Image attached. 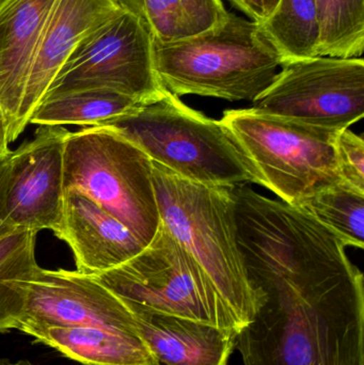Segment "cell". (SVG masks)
Listing matches in <instances>:
<instances>
[{
    "label": "cell",
    "mask_w": 364,
    "mask_h": 365,
    "mask_svg": "<svg viewBox=\"0 0 364 365\" xmlns=\"http://www.w3.org/2000/svg\"><path fill=\"white\" fill-rule=\"evenodd\" d=\"M239 244L260 302L236 336L244 365H364V278L303 208L231 187Z\"/></svg>",
    "instance_id": "cell-1"
},
{
    "label": "cell",
    "mask_w": 364,
    "mask_h": 365,
    "mask_svg": "<svg viewBox=\"0 0 364 365\" xmlns=\"http://www.w3.org/2000/svg\"><path fill=\"white\" fill-rule=\"evenodd\" d=\"M154 68L175 96H200L254 103L282 59L256 21L228 13L219 25L173 42L154 38Z\"/></svg>",
    "instance_id": "cell-2"
},
{
    "label": "cell",
    "mask_w": 364,
    "mask_h": 365,
    "mask_svg": "<svg viewBox=\"0 0 364 365\" xmlns=\"http://www.w3.org/2000/svg\"><path fill=\"white\" fill-rule=\"evenodd\" d=\"M152 163L160 221L200 264L243 328L260 298L239 248L230 187L190 182Z\"/></svg>",
    "instance_id": "cell-3"
},
{
    "label": "cell",
    "mask_w": 364,
    "mask_h": 365,
    "mask_svg": "<svg viewBox=\"0 0 364 365\" xmlns=\"http://www.w3.org/2000/svg\"><path fill=\"white\" fill-rule=\"evenodd\" d=\"M102 125L182 179L209 186L261 185L222 122L189 108L169 91Z\"/></svg>",
    "instance_id": "cell-4"
},
{
    "label": "cell",
    "mask_w": 364,
    "mask_h": 365,
    "mask_svg": "<svg viewBox=\"0 0 364 365\" xmlns=\"http://www.w3.org/2000/svg\"><path fill=\"white\" fill-rule=\"evenodd\" d=\"M78 191L125 225L147 246L160 215L153 163L132 141L108 126L68 132L63 147V191Z\"/></svg>",
    "instance_id": "cell-5"
},
{
    "label": "cell",
    "mask_w": 364,
    "mask_h": 365,
    "mask_svg": "<svg viewBox=\"0 0 364 365\" xmlns=\"http://www.w3.org/2000/svg\"><path fill=\"white\" fill-rule=\"evenodd\" d=\"M220 122L256 171L261 186L290 205L299 207L316 193L342 182L335 154L340 130L254 108L224 111Z\"/></svg>",
    "instance_id": "cell-6"
},
{
    "label": "cell",
    "mask_w": 364,
    "mask_h": 365,
    "mask_svg": "<svg viewBox=\"0 0 364 365\" xmlns=\"http://www.w3.org/2000/svg\"><path fill=\"white\" fill-rule=\"evenodd\" d=\"M93 276L132 311L241 329L200 264L162 221L152 242L136 257Z\"/></svg>",
    "instance_id": "cell-7"
},
{
    "label": "cell",
    "mask_w": 364,
    "mask_h": 365,
    "mask_svg": "<svg viewBox=\"0 0 364 365\" xmlns=\"http://www.w3.org/2000/svg\"><path fill=\"white\" fill-rule=\"evenodd\" d=\"M153 51L154 36L147 19L120 10L81 41L60 68L45 98L104 90L140 104L157 100L167 90L156 74Z\"/></svg>",
    "instance_id": "cell-8"
},
{
    "label": "cell",
    "mask_w": 364,
    "mask_h": 365,
    "mask_svg": "<svg viewBox=\"0 0 364 365\" xmlns=\"http://www.w3.org/2000/svg\"><path fill=\"white\" fill-rule=\"evenodd\" d=\"M251 108L325 130H341L364 115V60L316 57L281 64Z\"/></svg>",
    "instance_id": "cell-9"
},
{
    "label": "cell",
    "mask_w": 364,
    "mask_h": 365,
    "mask_svg": "<svg viewBox=\"0 0 364 365\" xmlns=\"http://www.w3.org/2000/svg\"><path fill=\"white\" fill-rule=\"evenodd\" d=\"M26 284L27 302L19 328L63 326L138 332L130 309L93 274L38 266Z\"/></svg>",
    "instance_id": "cell-10"
},
{
    "label": "cell",
    "mask_w": 364,
    "mask_h": 365,
    "mask_svg": "<svg viewBox=\"0 0 364 365\" xmlns=\"http://www.w3.org/2000/svg\"><path fill=\"white\" fill-rule=\"evenodd\" d=\"M68 130L40 126L10 152L6 210L16 229L55 231L63 210V147Z\"/></svg>",
    "instance_id": "cell-11"
},
{
    "label": "cell",
    "mask_w": 364,
    "mask_h": 365,
    "mask_svg": "<svg viewBox=\"0 0 364 365\" xmlns=\"http://www.w3.org/2000/svg\"><path fill=\"white\" fill-rule=\"evenodd\" d=\"M123 9L115 0H58L34 55L19 109L17 135L51 87L73 51L95 28Z\"/></svg>",
    "instance_id": "cell-12"
},
{
    "label": "cell",
    "mask_w": 364,
    "mask_h": 365,
    "mask_svg": "<svg viewBox=\"0 0 364 365\" xmlns=\"http://www.w3.org/2000/svg\"><path fill=\"white\" fill-rule=\"evenodd\" d=\"M53 233L72 249L83 274L119 267L145 248L125 225L78 191L64 192L61 221Z\"/></svg>",
    "instance_id": "cell-13"
},
{
    "label": "cell",
    "mask_w": 364,
    "mask_h": 365,
    "mask_svg": "<svg viewBox=\"0 0 364 365\" xmlns=\"http://www.w3.org/2000/svg\"><path fill=\"white\" fill-rule=\"evenodd\" d=\"M58 0H4L0 4V108L9 143L17 122L34 55Z\"/></svg>",
    "instance_id": "cell-14"
},
{
    "label": "cell",
    "mask_w": 364,
    "mask_h": 365,
    "mask_svg": "<svg viewBox=\"0 0 364 365\" xmlns=\"http://www.w3.org/2000/svg\"><path fill=\"white\" fill-rule=\"evenodd\" d=\"M132 312L156 365H228L234 351L236 330L147 311Z\"/></svg>",
    "instance_id": "cell-15"
},
{
    "label": "cell",
    "mask_w": 364,
    "mask_h": 365,
    "mask_svg": "<svg viewBox=\"0 0 364 365\" xmlns=\"http://www.w3.org/2000/svg\"><path fill=\"white\" fill-rule=\"evenodd\" d=\"M21 332L85 365H156L139 332L95 327L25 325Z\"/></svg>",
    "instance_id": "cell-16"
},
{
    "label": "cell",
    "mask_w": 364,
    "mask_h": 365,
    "mask_svg": "<svg viewBox=\"0 0 364 365\" xmlns=\"http://www.w3.org/2000/svg\"><path fill=\"white\" fill-rule=\"evenodd\" d=\"M140 103L104 90L66 92L44 98L29 124L38 126H98L130 113Z\"/></svg>",
    "instance_id": "cell-17"
},
{
    "label": "cell",
    "mask_w": 364,
    "mask_h": 365,
    "mask_svg": "<svg viewBox=\"0 0 364 365\" xmlns=\"http://www.w3.org/2000/svg\"><path fill=\"white\" fill-rule=\"evenodd\" d=\"M36 233L17 229L0 238V334L19 329L27 302V280L38 267Z\"/></svg>",
    "instance_id": "cell-18"
},
{
    "label": "cell",
    "mask_w": 364,
    "mask_h": 365,
    "mask_svg": "<svg viewBox=\"0 0 364 365\" xmlns=\"http://www.w3.org/2000/svg\"><path fill=\"white\" fill-rule=\"evenodd\" d=\"M259 26L282 63L316 57L320 43L316 0H279Z\"/></svg>",
    "instance_id": "cell-19"
},
{
    "label": "cell",
    "mask_w": 364,
    "mask_h": 365,
    "mask_svg": "<svg viewBox=\"0 0 364 365\" xmlns=\"http://www.w3.org/2000/svg\"><path fill=\"white\" fill-rule=\"evenodd\" d=\"M155 40L173 42L198 36L228 16L222 0H143Z\"/></svg>",
    "instance_id": "cell-20"
},
{
    "label": "cell",
    "mask_w": 364,
    "mask_h": 365,
    "mask_svg": "<svg viewBox=\"0 0 364 365\" xmlns=\"http://www.w3.org/2000/svg\"><path fill=\"white\" fill-rule=\"evenodd\" d=\"M335 233L346 247H364V192L346 182L328 187L299 206Z\"/></svg>",
    "instance_id": "cell-21"
},
{
    "label": "cell",
    "mask_w": 364,
    "mask_h": 365,
    "mask_svg": "<svg viewBox=\"0 0 364 365\" xmlns=\"http://www.w3.org/2000/svg\"><path fill=\"white\" fill-rule=\"evenodd\" d=\"M316 4L320 23L316 56L363 57L364 0H316Z\"/></svg>",
    "instance_id": "cell-22"
},
{
    "label": "cell",
    "mask_w": 364,
    "mask_h": 365,
    "mask_svg": "<svg viewBox=\"0 0 364 365\" xmlns=\"http://www.w3.org/2000/svg\"><path fill=\"white\" fill-rule=\"evenodd\" d=\"M336 163L342 182L364 192V141L350 128L341 130L335 139Z\"/></svg>",
    "instance_id": "cell-23"
},
{
    "label": "cell",
    "mask_w": 364,
    "mask_h": 365,
    "mask_svg": "<svg viewBox=\"0 0 364 365\" xmlns=\"http://www.w3.org/2000/svg\"><path fill=\"white\" fill-rule=\"evenodd\" d=\"M10 152L4 158H0V238L9 235L17 230L9 218L8 210H6V189H8Z\"/></svg>",
    "instance_id": "cell-24"
},
{
    "label": "cell",
    "mask_w": 364,
    "mask_h": 365,
    "mask_svg": "<svg viewBox=\"0 0 364 365\" xmlns=\"http://www.w3.org/2000/svg\"><path fill=\"white\" fill-rule=\"evenodd\" d=\"M239 10L247 15L248 19L260 24L266 17L264 0H230Z\"/></svg>",
    "instance_id": "cell-25"
},
{
    "label": "cell",
    "mask_w": 364,
    "mask_h": 365,
    "mask_svg": "<svg viewBox=\"0 0 364 365\" xmlns=\"http://www.w3.org/2000/svg\"><path fill=\"white\" fill-rule=\"evenodd\" d=\"M115 1L123 10L130 11L134 14L145 19L143 0H115Z\"/></svg>",
    "instance_id": "cell-26"
},
{
    "label": "cell",
    "mask_w": 364,
    "mask_h": 365,
    "mask_svg": "<svg viewBox=\"0 0 364 365\" xmlns=\"http://www.w3.org/2000/svg\"><path fill=\"white\" fill-rule=\"evenodd\" d=\"M9 145L10 143H9L8 135H6V121H4V113L0 108V158H4L10 152Z\"/></svg>",
    "instance_id": "cell-27"
},
{
    "label": "cell",
    "mask_w": 364,
    "mask_h": 365,
    "mask_svg": "<svg viewBox=\"0 0 364 365\" xmlns=\"http://www.w3.org/2000/svg\"><path fill=\"white\" fill-rule=\"evenodd\" d=\"M0 365H34L28 360H19V361H11L8 358H2L0 359Z\"/></svg>",
    "instance_id": "cell-28"
},
{
    "label": "cell",
    "mask_w": 364,
    "mask_h": 365,
    "mask_svg": "<svg viewBox=\"0 0 364 365\" xmlns=\"http://www.w3.org/2000/svg\"><path fill=\"white\" fill-rule=\"evenodd\" d=\"M279 0H264L265 12H266V16L276 8Z\"/></svg>",
    "instance_id": "cell-29"
},
{
    "label": "cell",
    "mask_w": 364,
    "mask_h": 365,
    "mask_svg": "<svg viewBox=\"0 0 364 365\" xmlns=\"http://www.w3.org/2000/svg\"><path fill=\"white\" fill-rule=\"evenodd\" d=\"M2 2H4V0H0V4H1Z\"/></svg>",
    "instance_id": "cell-30"
}]
</instances>
